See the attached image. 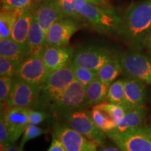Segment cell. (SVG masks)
Returning a JSON list of instances; mask_svg holds the SVG:
<instances>
[{
  "mask_svg": "<svg viewBox=\"0 0 151 151\" xmlns=\"http://www.w3.org/2000/svg\"><path fill=\"white\" fill-rule=\"evenodd\" d=\"M117 33L129 46L142 48L151 33V0L132 4L121 18Z\"/></svg>",
  "mask_w": 151,
  "mask_h": 151,
  "instance_id": "obj_1",
  "label": "cell"
},
{
  "mask_svg": "<svg viewBox=\"0 0 151 151\" xmlns=\"http://www.w3.org/2000/svg\"><path fill=\"white\" fill-rule=\"evenodd\" d=\"M76 9L81 20L88 22L96 31L101 33L118 32L121 17L114 11L94 5L85 0H78Z\"/></svg>",
  "mask_w": 151,
  "mask_h": 151,
  "instance_id": "obj_2",
  "label": "cell"
},
{
  "mask_svg": "<svg viewBox=\"0 0 151 151\" xmlns=\"http://www.w3.org/2000/svg\"><path fill=\"white\" fill-rule=\"evenodd\" d=\"M75 80L74 66L72 61L61 69L49 73L41 86L40 103L38 109H48L49 105L60 97Z\"/></svg>",
  "mask_w": 151,
  "mask_h": 151,
  "instance_id": "obj_3",
  "label": "cell"
},
{
  "mask_svg": "<svg viewBox=\"0 0 151 151\" xmlns=\"http://www.w3.org/2000/svg\"><path fill=\"white\" fill-rule=\"evenodd\" d=\"M86 107V87L75 80L49 105L48 109L60 118L63 115L84 109Z\"/></svg>",
  "mask_w": 151,
  "mask_h": 151,
  "instance_id": "obj_4",
  "label": "cell"
},
{
  "mask_svg": "<svg viewBox=\"0 0 151 151\" xmlns=\"http://www.w3.org/2000/svg\"><path fill=\"white\" fill-rule=\"evenodd\" d=\"M122 151H151V127L136 128L125 132H106Z\"/></svg>",
  "mask_w": 151,
  "mask_h": 151,
  "instance_id": "obj_5",
  "label": "cell"
},
{
  "mask_svg": "<svg viewBox=\"0 0 151 151\" xmlns=\"http://www.w3.org/2000/svg\"><path fill=\"white\" fill-rule=\"evenodd\" d=\"M40 88L39 85L14 77L10 94L6 104L8 107L39 109Z\"/></svg>",
  "mask_w": 151,
  "mask_h": 151,
  "instance_id": "obj_6",
  "label": "cell"
},
{
  "mask_svg": "<svg viewBox=\"0 0 151 151\" xmlns=\"http://www.w3.org/2000/svg\"><path fill=\"white\" fill-rule=\"evenodd\" d=\"M69 127L98 145L104 144L106 134L92 120L90 113L84 109L73 111L60 117Z\"/></svg>",
  "mask_w": 151,
  "mask_h": 151,
  "instance_id": "obj_7",
  "label": "cell"
},
{
  "mask_svg": "<svg viewBox=\"0 0 151 151\" xmlns=\"http://www.w3.org/2000/svg\"><path fill=\"white\" fill-rule=\"evenodd\" d=\"M114 55L110 49L99 46L81 47L73 52L72 61L74 65L97 72Z\"/></svg>",
  "mask_w": 151,
  "mask_h": 151,
  "instance_id": "obj_8",
  "label": "cell"
},
{
  "mask_svg": "<svg viewBox=\"0 0 151 151\" xmlns=\"http://www.w3.org/2000/svg\"><path fill=\"white\" fill-rule=\"evenodd\" d=\"M52 137L61 141L66 151H97L99 146L62 122L55 124Z\"/></svg>",
  "mask_w": 151,
  "mask_h": 151,
  "instance_id": "obj_9",
  "label": "cell"
},
{
  "mask_svg": "<svg viewBox=\"0 0 151 151\" xmlns=\"http://www.w3.org/2000/svg\"><path fill=\"white\" fill-rule=\"evenodd\" d=\"M122 71L129 76L151 85V60L139 52H127L120 56Z\"/></svg>",
  "mask_w": 151,
  "mask_h": 151,
  "instance_id": "obj_10",
  "label": "cell"
},
{
  "mask_svg": "<svg viewBox=\"0 0 151 151\" xmlns=\"http://www.w3.org/2000/svg\"><path fill=\"white\" fill-rule=\"evenodd\" d=\"M78 29L76 19L65 17L57 20L46 34V46H67L71 37Z\"/></svg>",
  "mask_w": 151,
  "mask_h": 151,
  "instance_id": "obj_11",
  "label": "cell"
},
{
  "mask_svg": "<svg viewBox=\"0 0 151 151\" xmlns=\"http://www.w3.org/2000/svg\"><path fill=\"white\" fill-rule=\"evenodd\" d=\"M48 72L42 57H27L22 61L16 71L15 78L30 83L41 86Z\"/></svg>",
  "mask_w": 151,
  "mask_h": 151,
  "instance_id": "obj_12",
  "label": "cell"
},
{
  "mask_svg": "<svg viewBox=\"0 0 151 151\" xmlns=\"http://www.w3.org/2000/svg\"><path fill=\"white\" fill-rule=\"evenodd\" d=\"M28 111L29 109L23 107H9L8 110L1 114L14 143L23 134L29 124Z\"/></svg>",
  "mask_w": 151,
  "mask_h": 151,
  "instance_id": "obj_13",
  "label": "cell"
},
{
  "mask_svg": "<svg viewBox=\"0 0 151 151\" xmlns=\"http://www.w3.org/2000/svg\"><path fill=\"white\" fill-rule=\"evenodd\" d=\"M73 48L71 46H47L42 58L48 73L61 69L72 60Z\"/></svg>",
  "mask_w": 151,
  "mask_h": 151,
  "instance_id": "obj_14",
  "label": "cell"
},
{
  "mask_svg": "<svg viewBox=\"0 0 151 151\" xmlns=\"http://www.w3.org/2000/svg\"><path fill=\"white\" fill-rule=\"evenodd\" d=\"M39 6L38 1L37 3L32 2L29 6L24 9L17 19L11 32V39L25 48L30 27Z\"/></svg>",
  "mask_w": 151,
  "mask_h": 151,
  "instance_id": "obj_15",
  "label": "cell"
},
{
  "mask_svg": "<svg viewBox=\"0 0 151 151\" xmlns=\"http://www.w3.org/2000/svg\"><path fill=\"white\" fill-rule=\"evenodd\" d=\"M123 81L127 111L144 106L147 97L144 82L131 76L123 78Z\"/></svg>",
  "mask_w": 151,
  "mask_h": 151,
  "instance_id": "obj_16",
  "label": "cell"
},
{
  "mask_svg": "<svg viewBox=\"0 0 151 151\" xmlns=\"http://www.w3.org/2000/svg\"><path fill=\"white\" fill-rule=\"evenodd\" d=\"M38 22L45 34L57 20L65 18L62 13L58 0H46L42 1L36 13Z\"/></svg>",
  "mask_w": 151,
  "mask_h": 151,
  "instance_id": "obj_17",
  "label": "cell"
},
{
  "mask_svg": "<svg viewBox=\"0 0 151 151\" xmlns=\"http://www.w3.org/2000/svg\"><path fill=\"white\" fill-rule=\"evenodd\" d=\"M46 34L38 22L35 14L30 27L26 45L27 57H42L46 48Z\"/></svg>",
  "mask_w": 151,
  "mask_h": 151,
  "instance_id": "obj_18",
  "label": "cell"
},
{
  "mask_svg": "<svg viewBox=\"0 0 151 151\" xmlns=\"http://www.w3.org/2000/svg\"><path fill=\"white\" fill-rule=\"evenodd\" d=\"M146 110L144 106L126 111L123 118L113 129L117 132H125L143 126L146 118ZM113 131V130H112Z\"/></svg>",
  "mask_w": 151,
  "mask_h": 151,
  "instance_id": "obj_19",
  "label": "cell"
},
{
  "mask_svg": "<svg viewBox=\"0 0 151 151\" xmlns=\"http://www.w3.org/2000/svg\"><path fill=\"white\" fill-rule=\"evenodd\" d=\"M109 86L99 78H95L86 87V101L87 106H94L107 101Z\"/></svg>",
  "mask_w": 151,
  "mask_h": 151,
  "instance_id": "obj_20",
  "label": "cell"
},
{
  "mask_svg": "<svg viewBox=\"0 0 151 151\" xmlns=\"http://www.w3.org/2000/svg\"><path fill=\"white\" fill-rule=\"evenodd\" d=\"M0 57L20 64L27 58L26 48L11 39L10 37L0 40Z\"/></svg>",
  "mask_w": 151,
  "mask_h": 151,
  "instance_id": "obj_21",
  "label": "cell"
},
{
  "mask_svg": "<svg viewBox=\"0 0 151 151\" xmlns=\"http://www.w3.org/2000/svg\"><path fill=\"white\" fill-rule=\"evenodd\" d=\"M122 71L120 57L115 55L100 68L97 72V78L110 86Z\"/></svg>",
  "mask_w": 151,
  "mask_h": 151,
  "instance_id": "obj_22",
  "label": "cell"
},
{
  "mask_svg": "<svg viewBox=\"0 0 151 151\" xmlns=\"http://www.w3.org/2000/svg\"><path fill=\"white\" fill-rule=\"evenodd\" d=\"M24 9L5 10L1 9L0 14V40L11 37L17 19Z\"/></svg>",
  "mask_w": 151,
  "mask_h": 151,
  "instance_id": "obj_23",
  "label": "cell"
},
{
  "mask_svg": "<svg viewBox=\"0 0 151 151\" xmlns=\"http://www.w3.org/2000/svg\"><path fill=\"white\" fill-rule=\"evenodd\" d=\"M90 113L96 125L105 133L116 128V122L106 111L94 106Z\"/></svg>",
  "mask_w": 151,
  "mask_h": 151,
  "instance_id": "obj_24",
  "label": "cell"
},
{
  "mask_svg": "<svg viewBox=\"0 0 151 151\" xmlns=\"http://www.w3.org/2000/svg\"><path fill=\"white\" fill-rule=\"evenodd\" d=\"M107 101L109 103L122 106L127 111L123 79L114 81L110 85L107 96Z\"/></svg>",
  "mask_w": 151,
  "mask_h": 151,
  "instance_id": "obj_25",
  "label": "cell"
},
{
  "mask_svg": "<svg viewBox=\"0 0 151 151\" xmlns=\"http://www.w3.org/2000/svg\"><path fill=\"white\" fill-rule=\"evenodd\" d=\"M94 106L106 111L108 114L110 115L111 118L116 122L117 125L120 120L123 118L126 113L125 109L122 107V106L117 105L112 103H103L101 104Z\"/></svg>",
  "mask_w": 151,
  "mask_h": 151,
  "instance_id": "obj_26",
  "label": "cell"
},
{
  "mask_svg": "<svg viewBox=\"0 0 151 151\" xmlns=\"http://www.w3.org/2000/svg\"><path fill=\"white\" fill-rule=\"evenodd\" d=\"M47 132H48V130L39 127L37 125H35V124H29L27 128H26V129L24 130L21 141H20V145H19V148L22 151H24V146L28 141L32 140L35 138L40 137L41 135L45 134Z\"/></svg>",
  "mask_w": 151,
  "mask_h": 151,
  "instance_id": "obj_27",
  "label": "cell"
},
{
  "mask_svg": "<svg viewBox=\"0 0 151 151\" xmlns=\"http://www.w3.org/2000/svg\"><path fill=\"white\" fill-rule=\"evenodd\" d=\"M74 73L76 80L78 81L84 87H87L92 81L97 78L96 71L74 65Z\"/></svg>",
  "mask_w": 151,
  "mask_h": 151,
  "instance_id": "obj_28",
  "label": "cell"
},
{
  "mask_svg": "<svg viewBox=\"0 0 151 151\" xmlns=\"http://www.w3.org/2000/svg\"><path fill=\"white\" fill-rule=\"evenodd\" d=\"M19 65L20 64L16 62L0 57V76L14 78Z\"/></svg>",
  "mask_w": 151,
  "mask_h": 151,
  "instance_id": "obj_29",
  "label": "cell"
},
{
  "mask_svg": "<svg viewBox=\"0 0 151 151\" xmlns=\"http://www.w3.org/2000/svg\"><path fill=\"white\" fill-rule=\"evenodd\" d=\"M78 0H58V4L64 16L74 19H80L76 5ZM81 20V19H80Z\"/></svg>",
  "mask_w": 151,
  "mask_h": 151,
  "instance_id": "obj_30",
  "label": "cell"
},
{
  "mask_svg": "<svg viewBox=\"0 0 151 151\" xmlns=\"http://www.w3.org/2000/svg\"><path fill=\"white\" fill-rule=\"evenodd\" d=\"M13 78L11 77L2 76L0 78V101L1 104L6 102L12 87Z\"/></svg>",
  "mask_w": 151,
  "mask_h": 151,
  "instance_id": "obj_31",
  "label": "cell"
},
{
  "mask_svg": "<svg viewBox=\"0 0 151 151\" xmlns=\"http://www.w3.org/2000/svg\"><path fill=\"white\" fill-rule=\"evenodd\" d=\"M34 0H1V8L5 10L24 9L33 2Z\"/></svg>",
  "mask_w": 151,
  "mask_h": 151,
  "instance_id": "obj_32",
  "label": "cell"
},
{
  "mask_svg": "<svg viewBox=\"0 0 151 151\" xmlns=\"http://www.w3.org/2000/svg\"><path fill=\"white\" fill-rule=\"evenodd\" d=\"M28 118H29V124L37 125V124L42 123L48 118V113L45 111L29 109Z\"/></svg>",
  "mask_w": 151,
  "mask_h": 151,
  "instance_id": "obj_33",
  "label": "cell"
},
{
  "mask_svg": "<svg viewBox=\"0 0 151 151\" xmlns=\"http://www.w3.org/2000/svg\"><path fill=\"white\" fill-rule=\"evenodd\" d=\"M0 143H1V145H4V146H8V145L14 143L8 128L1 117L0 120Z\"/></svg>",
  "mask_w": 151,
  "mask_h": 151,
  "instance_id": "obj_34",
  "label": "cell"
},
{
  "mask_svg": "<svg viewBox=\"0 0 151 151\" xmlns=\"http://www.w3.org/2000/svg\"><path fill=\"white\" fill-rule=\"evenodd\" d=\"M46 151H66L61 141L57 138L52 137L50 146Z\"/></svg>",
  "mask_w": 151,
  "mask_h": 151,
  "instance_id": "obj_35",
  "label": "cell"
},
{
  "mask_svg": "<svg viewBox=\"0 0 151 151\" xmlns=\"http://www.w3.org/2000/svg\"><path fill=\"white\" fill-rule=\"evenodd\" d=\"M1 151H22L19 147H17L14 143L8 145V146H4L1 145Z\"/></svg>",
  "mask_w": 151,
  "mask_h": 151,
  "instance_id": "obj_36",
  "label": "cell"
},
{
  "mask_svg": "<svg viewBox=\"0 0 151 151\" xmlns=\"http://www.w3.org/2000/svg\"><path fill=\"white\" fill-rule=\"evenodd\" d=\"M85 1L94 5L107 8V6H106L107 4V0H85Z\"/></svg>",
  "mask_w": 151,
  "mask_h": 151,
  "instance_id": "obj_37",
  "label": "cell"
},
{
  "mask_svg": "<svg viewBox=\"0 0 151 151\" xmlns=\"http://www.w3.org/2000/svg\"><path fill=\"white\" fill-rule=\"evenodd\" d=\"M97 151H122L121 149L116 147H111V146H105L104 145H100L98 147Z\"/></svg>",
  "mask_w": 151,
  "mask_h": 151,
  "instance_id": "obj_38",
  "label": "cell"
},
{
  "mask_svg": "<svg viewBox=\"0 0 151 151\" xmlns=\"http://www.w3.org/2000/svg\"><path fill=\"white\" fill-rule=\"evenodd\" d=\"M146 46H147L148 51L151 55V33L148 35V38H147L146 41Z\"/></svg>",
  "mask_w": 151,
  "mask_h": 151,
  "instance_id": "obj_39",
  "label": "cell"
},
{
  "mask_svg": "<svg viewBox=\"0 0 151 151\" xmlns=\"http://www.w3.org/2000/svg\"><path fill=\"white\" fill-rule=\"evenodd\" d=\"M35 1H46V0H34Z\"/></svg>",
  "mask_w": 151,
  "mask_h": 151,
  "instance_id": "obj_40",
  "label": "cell"
}]
</instances>
